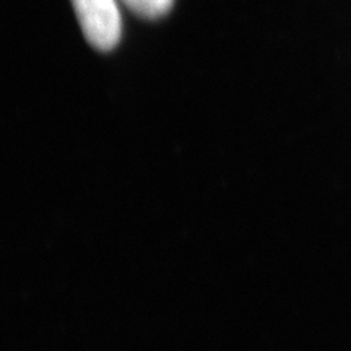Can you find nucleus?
Here are the masks:
<instances>
[{
	"mask_svg": "<svg viewBox=\"0 0 351 351\" xmlns=\"http://www.w3.org/2000/svg\"><path fill=\"white\" fill-rule=\"evenodd\" d=\"M81 29L91 46L108 51L122 36V16L117 0H72Z\"/></svg>",
	"mask_w": 351,
	"mask_h": 351,
	"instance_id": "1",
	"label": "nucleus"
},
{
	"mask_svg": "<svg viewBox=\"0 0 351 351\" xmlns=\"http://www.w3.org/2000/svg\"><path fill=\"white\" fill-rule=\"evenodd\" d=\"M122 2L136 15L156 19L169 12L174 0H122Z\"/></svg>",
	"mask_w": 351,
	"mask_h": 351,
	"instance_id": "2",
	"label": "nucleus"
}]
</instances>
